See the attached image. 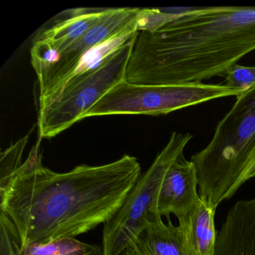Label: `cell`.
Instances as JSON below:
<instances>
[{"label": "cell", "instance_id": "cell-1", "mask_svg": "<svg viewBox=\"0 0 255 255\" xmlns=\"http://www.w3.org/2000/svg\"><path fill=\"white\" fill-rule=\"evenodd\" d=\"M40 140L0 189V213L11 221L20 249L75 238L105 225L125 203L141 176L137 158L80 165L65 173L44 166Z\"/></svg>", "mask_w": 255, "mask_h": 255}, {"label": "cell", "instance_id": "cell-2", "mask_svg": "<svg viewBox=\"0 0 255 255\" xmlns=\"http://www.w3.org/2000/svg\"><path fill=\"white\" fill-rule=\"evenodd\" d=\"M255 50V7L177 8L153 32H138L125 80L135 85L203 83Z\"/></svg>", "mask_w": 255, "mask_h": 255}, {"label": "cell", "instance_id": "cell-3", "mask_svg": "<svg viewBox=\"0 0 255 255\" xmlns=\"http://www.w3.org/2000/svg\"><path fill=\"white\" fill-rule=\"evenodd\" d=\"M255 147V86L237 97L213 138L191 160L198 171L201 198L217 208L234 189Z\"/></svg>", "mask_w": 255, "mask_h": 255}, {"label": "cell", "instance_id": "cell-4", "mask_svg": "<svg viewBox=\"0 0 255 255\" xmlns=\"http://www.w3.org/2000/svg\"><path fill=\"white\" fill-rule=\"evenodd\" d=\"M192 137L190 133H171L150 168L141 174L120 210L104 225L103 255H122L146 228L162 220L157 210L162 181Z\"/></svg>", "mask_w": 255, "mask_h": 255}, {"label": "cell", "instance_id": "cell-5", "mask_svg": "<svg viewBox=\"0 0 255 255\" xmlns=\"http://www.w3.org/2000/svg\"><path fill=\"white\" fill-rule=\"evenodd\" d=\"M243 93L225 84L135 85L125 80L91 107L82 120L117 115L161 116L219 98H237Z\"/></svg>", "mask_w": 255, "mask_h": 255}, {"label": "cell", "instance_id": "cell-6", "mask_svg": "<svg viewBox=\"0 0 255 255\" xmlns=\"http://www.w3.org/2000/svg\"><path fill=\"white\" fill-rule=\"evenodd\" d=\"M137 35L98 69L69 80L56 96L38 110L39 140L56 136L81 121L91 107L125 80Z\"/></svg>", "mask_w": 255, "mask_h": 255}, {"label": "cell", "instance_id": "cell-7", "mask_svg": "<svg viewBox=\"0 0 255 255\" xmlns=\"http://www.w3.org/2000/svg\"><path fill=\"white\" fill-rule=\"evenodd\" d=\"M140 8H110L106 15L84 35L44 66L36 70L39 85V107L42 108L69 80L83 56L111 38L130 30L138 31Z\"/></svg>", "mask_w": 255, "mask_h": 255}, {"label": "cell", "instance_id": "cell-8", "mask_svg": "<svg viewBox=\"0 0 255 255\" xmlns=\"http://www.w3.org/2000/svg\"><path fill=\"white\" fill-rule=\"evenodd\" d=\"M109 9L72 10L69 17L40 31L32 41L30 50L31 63L35 71L84 35L106 15Z\"/></svg>", "mask_w": 255, "mask_h": 255}, {"label": "cell", "instance_id": "cell-9", "mask_svg": "<svg viewBox=\"0 0 255 255\" xmlns=\"http://www.w3.org/2000/svg\"><path fill=\"white\" fill-rule=\"evenodd\" d=\"M198 187L196 166L182 153L168 168L162 181L157 201L159 215L167 219L171 214L177 219L183 217L201 200Z\"/></svg>", "mask_w": 255, "mask_h": 255}, {"label": "cell", "instance_id": "cell-10", "mask_svg": "<svg viewBox=\"0 0 255 255\" xmlns=\"http://www.w3.org/2000/svg\"><path fill=\"white\" fill-rule=\"evenodd\" d=\"M214 255H255V197L231 207L218 234Z\"/></svg>", "mask_w": 255, "mask_h": 255}, {"label": "cell", "instance_id": "cell-11", "mask_svg": "<svg viewBox=\"0 0 255 255\" xmlns=\"http://www.w3.org/2000/svg\"><path fill=\"white\" fill-rule=\"evenodd\" d=\"M216 210L201 198L193 208L178 219L187 255H214L218 236L215 228Z\"/></svg>", "mask_w": 255, "mask_h": 255}, {"label": "cell", "instance_id": "cell-12", "mask_svg": "<svg viewBox=\"0 0 255 255\" xmlns=\"http://www.w3.org/2000/svg\"><path fill=\"white\" fill-rule=\"evenodd\" d=\"M129 248L136 255H187L180 228L171 219L146 228Z\"/></svg>", "mask_w": 255, "mask_h": 255}, {"label": "cell", "instance_id": "cell-13", "mask_svg": "<svg viewBox=\"0 0 255 255\" xmlns=\"http://www.w3.org/2000/svg\"><path fill=\"white\" fill-rule=\"evenodd\" d=\"M18 255H103L102 249L76 238H65L44 245L20 249Z\"/></svg>", "mask_w": 255, "mask_h": 255}, {"label": "cell", "instance_id": "cell-14", "mask_svg": "<svg viewBox=\"0 0 255 255\" xmlns=\"http://www.w3.org/2000/svg\"><path fill=\"white\" fill-rule=\"evenodd\" d=\"M33 128L26 134V136L11 144L5 151L1 152L0 159V189L4 187L10 178L22 165V158L25 147L29 141Z\"/></svg>", "mask_w": 255, "mask_h": 255}, {"label": "cell", "instance_id": "cell-15", "mask_svg": "<svg viewBox=\"0 0 255 255\" xmlns=\"http://www.w3.org/2000/svg\"><path fill=\"white\" fill-rule=\"evenodd\" d=\"M225 77L227 86L246 92L255 86V67L235 64L228 68Z\"/></svg>", "mask_w": 255, "mask_h": 255}, {"label": "cell", "instance_id": "cell-16", "mask_svg": "<svg viewBox=\"0 0 255 255\" xmlns=\"http://www.w3.org/2000/svg\"><path fill=\"white\" fill-rule=\"evenodd\" d=\"M20 240L15 227L4 221L0 225V255H18Z\"/></svg>", "mask_w": 255, "mask_h": 255}, {"label": "cell", "instance_id": "cell-17", "mask_svg": "<svg viewBox=\"0 0 255 255\" xmlns=\"http://www.w3.org/2000/svg\"><path fill=\"white\" fill-rule=\"evenodd\" d=\"M254 177H255V165L243 171V174H241L238 181L237 182L235 186H234V193L235 194L236 192L240 189V186H243V184H244L246 181L254 178Z\"/></svg>", "mask_w": 255, "mask_h": 255}, {"label": "cell", "instance_id": "cell-18", "mask_svg": "<svg viewBox=\"0 0 255 255\" xmlns=\"http://www.w3.org/2000/svg\"><path fill=\"white\" fill-rule=\"evenodd\" d=\"M254 165H255V149H254L253 151H252V153H251L249 159H248L247 164H246V168H245L244 171L245 170L250 168V167L253 166ZM242 174H243V173H242Z\"/></svg>", "mask_w": 255, "mask_h": 255}, {"label": "cell", "instance_id": "cell-19", "mask_svg": "<svg viewBox=\"0 0 255 255\" xmlns=\"http://www.w3.org/2000/svg\"><path fill=\"white\" fill-rule=\"evenodd\" d=\"M121 255H135V252H134V251L132 250L131 248H129V249H127L126 251H125L124 253H122Z\"/></svg>", "mask_w": 255, "mask_h": 255}]
</instances>
